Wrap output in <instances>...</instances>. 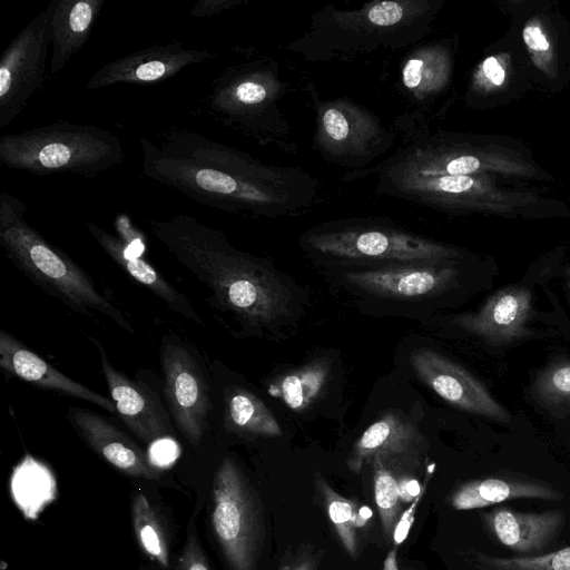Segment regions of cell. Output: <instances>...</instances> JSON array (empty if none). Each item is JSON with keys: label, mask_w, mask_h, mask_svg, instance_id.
<instances>
[{"label": "cell", "mask_w": 570, "mask_h": 570, "mask_svg": "<svg viewBox=\"0 0 570 570\" xmlns=\"http://www.w3.org/2000/svg\"><path fill=\"white\" fill-rule=\"evenodd\" d=\"M216 57L206 49L183 47L179 41L154 45L107 62L87 81V90L117 83L149 85L168 80L184 68Z\"/></svg>", "instance_id": "4fadbf2b"}, {"label": "cell", "mask_w": 570, "mask_h": 570, "mask_svg": "<svg viewBox=\"0 0 570 570\" xmlns=\"http://www.w3.org/2000/svg\"><path fill=\"white\" fill-rule=\"evenodd\" d=\"M85 226L104 252L132 279L151 291L173 312L199 325L204 324L189 299L145 261L142 255L131 250L118 236L106 232L96 224L85 222Z\"/></svg>", "instance_id": "d6986e66"}, {"label": "cell", "mask_w": 570, "mask_h": 570, "mask_svg": "<svg viewBox=\"0 0 570 570\" xmlns=\"http://www.w3.org/2000/svg\"><path fill=\"white\" fill-rule=\"evenodd\" d=\"M178 570H210L195 535H189L178 560Z\"/></svg>", "instance_id": "836d02e7"}, {"label": "cell", "mask_w": 570, "mask_h": 570, "mask_svg": "<svg viewBox=\"0 0 570 570\" xmlns=\"http://www.w3.org/2000/svg\"><path fill=\"white\" fill-rule=\"evenodd\" d=\"M10 494L24 519L35 521L57 498V482L50 469L27 455L13 469Z\"/></svg>", "instance_id": "cb8c5ba5"}, {"label": "cell", "mask_w": 570, "mask_h": 570, "mask_svg": "<svg viewBox=\"0 0 570 570\" xmlns=\"http://www.w3.org/2000/svg\"><path fill=\"white\" fill-rule=\"evenodd\" d=\"M302 246L323 257L363 263L444 264L456 252L381 219L351 218L307 230Z\"/></svg>", "instance_id": "52a82bcc"}, {"label": "cell", "mask_w": 570, "mask_h": 570, "mask_svg": "<svg viewBox=\"0 0 570 570\" xmlns=\"http://www.w3.org/2000/svg\"><path fill=\"white\" fill-rule=\"evenodd\" d=\"M164 396L170 414L187 441L198 446L208 428L209 390L204 374L183 345L165 341L160 351Z\"/></svg>", "instance_id": "8fae6325"}, {"label": "cell", "mask_w": 570, "mask_h": 570, "mask_svg": "<svg viewBox=\"0 0 570 570\" xmlns=\"http://www.w3.org/2000/svg\"><path fill=\"white\" fill-rule=\"evenodd\" d=\"M212 493V527L230 569L256 570L264 541L262 510L232 459L217 468Z\"/></svg>", "instance_id": "9c48e42d"}, {"label": "cell", "mask_w": 570, "mask_h": 570, "mask_svg": "<svg viewBox=\"0 0 570 570\" xmlns=\"http://www.w3.org/2000/svg\"><path fill=\"white\" fill-rule=\"evenodd\" d=\"M520 498L552 501L561 500L562 494L537 481L488 478L462 484L453 492L450 501L455 510H472Z\"/></svg>", "instance_id": "603a6c76"}, {"label": "cell", "mask_w": 570, "mask_h": 570, "mask_svg": "<svg viewBox=\"0 0 570 570\" xmlns=\"http://www.w3.org/2000/svg\"><path fill=\"white\" fill-rule=\"evenodd\" d=\"M99 351L102 373L116 413L126 426L141 441H153L169 436L173 426L158 396L146 385L130 380L109 362L101 344L90 337Z\"/></svg>", "instance_id": "5bb4252c"}, {"label": "cell", "mask_w": 570, "mask_h": 570, "mask_svg": "<svg viewBox=\"0 0 570 570\" xmlns=\"http://www.w3.org/2000/svg\"><path fill=\"white\" fill-rule=\"evenodd\" d=\"M483 520L502 544L518 553H533L543 550L556 538L564 523V514L556 510L524 513L498 508L484 513Z\"/></svg>", "instance_id": "44dd1931"}, {"label": "cell", "mask_w": 570, "mask_h": 570, "mask_svg": "<svg viewBox=\"0 0 570 570\" xmlns=\"http://www.w3.org/2000/svg\"><path fill=\"white\" fill-rule=\"evenodd\" d=\"M523 40L533 51H547L550 47L546 36L535 24H529L524 28Z\"/></svg>", "instance_id": "74e56055"}, {"label": "cell", "mask_w": 570, "mask_h": 570, "mask_svg": "<svg viewBox=\"0 0 570 570\" xmlns=\"http://www.w3.org/2000/svg\"><path fill=\"white\" fill-rule=\"evenodd\" d=\"M400 498L403 502H410L421 494V487L415 479L403 478L397 480Z\"/></svg>", "instance_id": "ab89813d"}, {"label": "cell", "mask_w": 570, "mask_h": 570, "mask_svg": "<svg viewBox=\"0 0 570 570\" xmlns=\"http://www.w3.org/2000/svg\"><path fill=\"white\" fill-rule=\"evenodd\" d=\"M424 491L417 495L410 508L402 512L393 532V541L395 546H400L409 535L410 529L414 522L415 511L420 499L423 497Z\"/></svg>", "instance_id": "8d00e7d4"}, {"label": "cell", "mask_w": 570, "mask_h": 570, "mask_svg": "<svg viewBox=\"0 0 570 570\" xmlns=\"http://www.w3.org/2000/svg\"><path fill=\"white\" fill-rule=\"evenodd\" d=\"M476 561L481 570H570V547L534 557L495 558L479 553Z\"/></svg>", "instance_id": "4dcf8cb0"}, {"label": "cell", "mask_w": 570, "mask_h": 570, "mask_svg": "<svg viewBox=\"0 0 570 570\" xmlns=\"http://www.w3.org/2000/svg\"><path fill=\"white\" fill-rule=\"evenodd\" d=\"M179 453V444L169 436H163L153 441L147 450L148 460L157 470L171 466L178 459Z\"/></svg>", "instance_id": "d6a6232c"}, {"label": "cell", "mask_w": 570, "mask_h": 570, "mask_svg": "<svg viewBox=\"0 0 570 570\" xmlns=\"http://www.w3.org/2000/svg\"><path fill=\"white\" fill-rule=\"evenodd\" d=\"M245 2L246 0H199L191 7L189 16L194 19L210 18Z\"/></svg>", "instance_id": "d590c367"}, {"label": "cell", "mask_w": 570, "mask_h": 570, "mask_svg": "<svg viewBox=\"0 0 570 570\" xmlns=\"http://www.w3.org/2000/svg\"><path fill=\"white\" fill-rule=\"evenodd\" d=\"M446 52L439 45L415 48L401 66V83L414 100L423 102L441 90L448 80Z\"/></svg>", "instance_id": "d4e9b609"}, {"label": "cell", "mask_w": 570, "mask_h": 570, "mask_svg": "<svg viewBox=\"0 0 570 570\" xmlns=\"http://www.w3.org/2000/svg\"><path fill=\"white\" fill-rule=\"evenodd\" d=\"M531 299L528 288L509 286L492 295L478 312L455 317L454 323L490 343H510L527 334Z\"/></svg>", "instance_id": "e0dca14e"}, {"label": "cell", "mask_w": 570, "mask_h": 570, "mask_svg": "<svg viewBox=\"0 0 570 570\" xmlns=\"http://www.w3.org/2000/svg\"><path fill=\"white\" fill-rule=\"evenodd\" d=\"M50 46V17L46 8L9 42L1 56L0 128L9 126L43 91Z\"/></svg>", "instance_id": "30bf717a"}, {"label": "cell", "mask_w": 570, "mask_h": 570, "mask_svg": "<svg viewBox=\"0 0 570 570\" xmlns=\"http://www.w3.org/2000/svg\"><path fill=\"white\" fill-rule=\"evenodd\" d=\"M67 417L83 442L119 471L148 480L158 478L142 451L127 434L91 410L69 407Z\"/></svg>", "instance_id": "2e32d148"}, {"label": "cell", "mask_w": 570, "mask_h": 570, "mask_svg": "<svg viewBox=\"0 0 570 570\" xmlns=\"http://www.w3.org/2000/svg\"><path fill=\"white\" fill-rule=\"evenodd\" d=\"M411 365L419 379L451 405L501 423L510 422V414L485 386L441 353L417 348L411 354Z\"/></svg>", "instance_id": "7c38bea8"}, {"label": "cell", "mask_w": 570, "mask_h": 570, "mask_svg": "<svg viewBox=\"0 0 570 570\" xmlns=\"http://www.w3.org/2000/svg\"><path fill=\"white\" fill-rule=\"evenodd\" d=\"M311 91L316 122L313 147L326 160L361 170L394 146L396 130L366 108L347 98L320 100L312 85Z\"/></svg>", "instance_id": "ba28073f"}, {"label": "cell", "mask_w": 570, "mask_h": 570, "mask_svg": "<svg viewBox=\"0 0 570 570\" xmlns=\"http://www.w3.org/2000/svg\"><path fill=\"white\" fill-rule=\"evenodd\" d=\"M225 428L238 434L279 436L281 426L273 413L253 393L232 387L225 393Z\"/></svg>", "instance_id": "484cf974"}, {"label": "cell", "mask_w": 570, "mask_h": 570, "mask_svg": "<svg viewBox=\"0 0 570 570\" xmlns=\"http://www.w3.org/2000/svg\"><path fill=\"white\" fill-rule=\"evenodd\" d=\"M383 570H399L395 550H392L387 553L384 560Z\"/></svg>", "instance_id": "b9f144b4"}, {"label": "cell", "mask_w": 570, "mask_h": 570, "mask_svg": "<svg viewBox=\"0 0 570 570\" xmlns=\"http://www.w3.org/2000/svg\"><path fill=\"white\" fill-rule=\"evenodd\" d=\"M482 71L497 86L501 85L505 77L504 70L495 57H489L483 61Z\"/></svg>", "instance_id": "f35d334b"}, {"label": "cell", "mask_w": 570, "mask_h": 570, "mask_svg": "<svg viewBox=\"0 0 570 570\" xmlns=\"http://www.w3.org/2000/svg\"><path fill=\"white\" fill-rule=\"evenodd\" d=\"M314 562L309 557L297 559L294 563L286 566L283 570H313Z\"/></svg>", "instance_id": "60d3db41"}, {"label": "cell", "mask_w": 570, "mask_h": 570, "mask_svg": "<svg viewBox=\"0 0 570 570\" xmlns=\"http://www.w3.org/2000/svg\"><path fill=\"white\" fill-rule=\"evenodd\" d=\"M289 82L281 78L279 67L269 59H257L225 68L199 101L197 114L222 126L287 151L296 149L289 139V125L281 111V99Z\"/></svg>", "instance_id": "5b68a950"}, {"label": "cell", "mask_w": 570, "mask_h": 570, "mask_svg": "<svg viewBox=\"0 0 570 570\" xmlns=\"http://www.w3.org/2000/svg\"><path fill=\"white\" fill-rule=\"evenodd\" d=\"M534 394L544 405L570 407V363H558L539 375Z\"/></svg>", "instance_id": "1f68e13d"}, {"label": "cell", "mask_w": 570, "mask_h": 570, "mask_svg": "<svg viewBox=\"0 0 570 570\" xmlns=\"http://www.w3.org/2000/svg\"><path fill=\"white\" fill-rule=\"evenodd\" d=\"M153 235L210 291V303L249 326L274 323L289 313L291 295L263 259L230 245L226 235L179 213L151 219Z\"/></svg>", "instance_id": "7a4b0ae2"}, {"label": "cell", "mask_w": 570, "mask_h": 570, "mask_svg": "<svg viewBox=\"0 0 570 570\" xmlns=\"http://www.w3.org/2000/svg\"><path fill=\"white\" fill-rule=\"evenodd\" d=\"M125 157L114 132L90 124L58 121L0 137V163L38 176L69 173L95 178Z\"/></svg>", "instance_id": "8992f818"}, {"label": "cell", "mask_w": 570, "mask_h": 570, "mask_svg": "<svg viewBox=\"0 0 570 570\" xmlns=\"http://www.w3.org/2000/svg\"><path fill=\"white\" fill-rule=\"evenodd\" d=\"M326 373L323 363H313L287 375L281 384L282 397L293 409L307 405L322 390Z\"/></svg>", "instance_id": "f546056e"}, {"label": "cell", "mask_w": 570, "mask_h": 570, "mask_svg": "<svg viewBox=\"0 0 570 570\" xmlns=\"http://www.w3.org/2000/svg\"><path fill=\"white\" fill-rule=\"evenodd\" d=\"M131 512L135 534L141 550L150 559L167 568L169 553L165 533L145 494L135 495Z\"/></svg>", "instance_id": "83f0119b"}, {"label": "cell", "mask_w": 570, "mask_h": 570, "mask_svg": "<svg viewBox=\"0 0 570 570\" xmlns=\"http://www.w3.org/2000/svg\"><path fill=\"white\" fill-rule=\"evenodd\" d=\"M315 483L326 507L328 518L336 529L340 540L351 557H356V528L366 522L358 515L352 501L336 493L321 474H315Z\"/></svg>", "instance_id": "4316f807"}, {"label": "cell", "mask_w": 570, "mask_h": 570, "mask_svg": "<svg viewBox=\"0 0 570 570\" xmlns=\"http://www.w3.org/2000/svg\"><path fill=\"white\" fill-rule=\"evenodd\" d=\"M105 3L106 0H52L48 4L52 75H58L88 41Z\"/></svg>", "instance_id": "ffe728a7"}, {"label": "cell", "mask_w": 570, "mask_h": 570, "mask_svg": "<svg viewBox=\"0 0 570 570\" xmlns=\"http://www.w3.org/2000/svg\"><path fill=\"white\" fill-rule=\"evenodd\" d=\"M141 171L191 200L230 214L303 215L321 202V184L295 166L271 165L189 129L139 138Z\"/></svg>", "instance_id": "6da1fadb"}, {"label": "cell", "mask_w": 570, "mask_h": 570, "mask_svg": "<svg viewBox=\"0 0 570 570\" xmlns=\"http://www.w3.org/2000/svg\"><path fill=\"white\" fill-rule=\"evenodd\" d=\"M456 271L443 264H394L348 272V284L365 293L390 298H419L435 294L455 279Z\"/></svg>", "instance_id": "9a60e30c"}, {"label": "cell", "mask_w": 570, "mask_h": 570, "mask_svg": "<svg viewBox=\"0 0 570 570\" xmlns=\"http://www.w3.org/2000/svg\"><path fill=\"white\" fill-rule=\"evenodd\" d=\"M115 228L118 230L119 238L126 243V245L139 255H144L146 244L144 235L132 226L127 215L120 214L115 219Z\"/></svg>", "instance_id": "e575fe53"}, {"label": "cell", "mask_w": 570, "mask_h": 570, "mask_svg": "<svg viewBox=\"0 0 570 570\" xmlns=\"http://www.w3.org/2000/svg\"><path fill=\"white\" fill-rule=\"evenodd\" d=\"M434 11L429 0L373 1L350 10L325 6L288 49L311 61L347 60L377 49H400L428 35Z\"/></svg>", "instance_id": "3957f363"}, {"label": "cell", "mask_w": 570, "mask_h": 570, "mask_svg": "<svg viewBox=\"0 0 570 570\" xmlns=\"http://www.w3.org/2000/svg\"><path fill=\"white\" fill-rule=\"evenodd\" d=\"M374 499L380 512L385 537L393 538L395 524L401 517L399 482L383 464L382 456L373 459Z\"/></svg>", "instance_id": "f1b7e54d"}, {"label": "cell", "mask_w": 570, "mask_h": 570, "mask_svg": "<svg viewBox=\"0 0 570 570\" xmlns=\"http://www.w3.org/2000/svg\"><path fill=\"white\" fill-rule=\"evenodd\" d=\"M416 429L399 414L386 413L371 424L354 444L347 466L357 473L375 456L405 453L417 443Z\"/></svg>", "instance_id": "7402d4cb"}, {"label": "cell", "mask_w": 570, "mask_h": 570, "mask_svg": "<svg viewBox=\"0 0 570 570\" xmlns=\"http://www.w3.org/2000/svg\"><path fill=\"white\" fill-rule=\"evenodd\" d=\"M569 283H570V276H569Z\"/></svg>", "instance_id": "7bdbcfd3"}, {"label": "cell", "mask_w": 570, "mask_h": 570, "mask_svg": "<svg viewBox=\"0 0 570 570\" xmlns=\"http://www.w3.org/2000/svg\"><path fill=\"white\" fill-rule=\"evenodd\" d=\"M0 366L6 372L42 389L58 391L116 413L111 399L76 382L4 330L0 331Z\"/></svg>", "instance_id": "ac0fdd59"}, {"label": "cell", "mask_w": 570, "mask_h": 570, "mask_svg": "<svg viewBox=\"0 0 570 570\" xmlns=\"http://www.w3.org/2000/svg\"><path fill=\"white\" fill-rule=\"evenodd\" d=\"M27 205L17 196L0 194V245L7 257L29 279L85 316L100 313L134 332L131 324L62 249L50 244L26 219Z\"/></svg>", "instance_id": "277c9868"}]
</instances>
